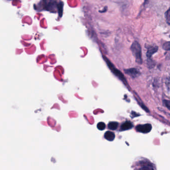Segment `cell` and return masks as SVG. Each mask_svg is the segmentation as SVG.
<instances>
[{
  "mask_svg": "<svg viewBox=\"0 0 170 170\" xmlns=\"http://www.w3.org/2000/svg\"><path fill=\"white\" fill-rule=\"evenodd\" d=\"M42 5L46 11L54 13L58 10L59 16H62L64 7L62 2H59L58 3L56 0H42Z\"/></svg>",
  "mask_w": 170,
  "mask_h": 170,
  "instance_id": "6da1fadb",
  "label": "cell"
},
{
  "mask_svg": "<svg viewBox=\"0 0 170 170\" xmlns=\"http://www.w3.org/2000/svg\"><path fill=\"white\" fill-rule=\"evenodd\" d=\"M130 50L132 54L135 57L136 61L138 64H141L143 62L142 61V55L141 47L138 42L137 41H134L131 46Z\"/></svg>",
  "mask_w": 170,
  "mask_h": 170,
  "instance_id": "7a4b0ae2",
  "label": "cell"
},
{
  "mask_svg": "<svg viewBox=\"0 0 170 170\" xmlns=\"http://www.w3.org/2000/svg\"><path fill=\"white\" fill-rule=\"evenodd\" d=\"M103 58L105 60V61L106 62L107 64L109 67L110 69L111 70V72H112L115 76H117V78H118L124 83L127 84V81L125 79V78L124 75H123V73H122L120 70L117 69L115 67V66L111 63V61H110L107 58H106L104 56H103Z\"/></svg>",
  "mask_w": 170,
  "mask_h": 170,
  "instance_id": "3957f363",
  "label": "cell"
},
{
  "mask_svg": "<svg viewBox=\"0 0 170 170\" xmlns=\"http://www.w3.org/2000/svg\"><path fill=\"white\" fill-rule=\"evenodd\" d=\"M152 125L150 124L139 125L136 127V130L137 132H141L142 133H148L152 130Z\"/></svg>",
  "mask_w": 170,
  "mask_h": 170,
  "instance_id": "277c9868",
  "label": "cell"
},
{
  "mask_svg": "<svg viewBox=\"0 0 170 170\" xmlns=\"http://www.w3.org/2000/svg\"><path fill=\"white\" fill-rule=\"evenodd\" d=\"M124 72L125 73L133 78H137L140 75L139 70L135 68H131V69H125Z\"/></svg>",
  "mask_w": 170,
  "mask_h": 170,
  "instance_id": "5b68a950",
  "label": "cell"
},
{
  "mask_svg": "<svg viewBox=\"0 0 170 170\" xmlns=\"http://www.w3.org/2000/svg\"><path fill=\"white\" fill-rule=\"evenodd\" d=\"M158 50V47L157 46H151L148 49L147 52L146 53V56L148 58L151 59L152 55L157 52Z\"/></svg>",
  "mask_w": 170,
  "mask_h": 170,
  "instance_id": "8992f818",
  "label": "cell"
},
{
  "mask_svg": "<svg viewBox=\"0 0 170 170\" xmlns=\"http://www.w3.org/2000/svg\"><path fill=\"white\" fill-rule=\"evenodd\" d=\"M141 168L140 169H145V170H150V169H154V167L150 162H147V161H142L141 163Z\"/></svg>",
  "mask_w": 170,
  "mask_h": 170,
  "instance_id": "52a82bcc",
  "label": "cell"
},
{
  "mask_svg": "<svg viewBox=\"0 0 170 170\" xmlns=\"http://www.w3.org/2000/svg\"><path fill=\"white\" fill-rule=\"evenodd\" d=\"M133 127V124L131 122L126 121L123 123L120 127V131L128 130L131 129Z\"/></svg>",
  "mask_w": 170,
  "mask_h": 170,
  "instance_id": "ba28073f",
  "label": "cell"
},
{
  "mask_svg": "<svg viewBox=\"0 0 170 170\" xmlns=\"http://www.w3.org/2000/svg\"><path fill=\"white\" fill-rule=\"evenodd\" d=\"M115 137V135L113 132L111 131H107L104 134V138L105 139L108 140L109 141H113Z\"/></svg>",
  "mask_w": 170,
  "mask_h": 170,
  "instance_id": "9c48e42d",
  "label": "cell"
},
{
  "mask_svg": "<svg viewBox=\"0 0 170 170\" xmlns=\"http://www.w3.org/2000/svg\"><path fill=\"white\" fill-rule=\"evenodd\" d=\"M118 123L117 122H111L108 125V127L111 130H115L118 126Z\"/></svg>",
  "mask_w": 170,
  "mask_h": 170,
  "instance_id": "30bf717a",
  "label": "cell"
},
{
  "mask_svg": "<svg viewBox=\"0 0 170 170\" xmlns=\"http://www.w3.org/2000/svg\"><path fill=\"white\" fill-rule=\"evenodd\" d=\"M97 126V128L99 130H104L105 129V128H106V125H105V123H104V122H101L98 123Z\"/></svg>",
  "mask_w": 170,
  "mask_h": 170,
  "instance_id": "8fae6325",
  "label": "cell"
},
{
  "mask_svg": "<svg viewBox=\"0 0 170 170\" xmlns=\"http://www.w3.org/2000/svg\"><path fill=\"white\" fill-rule=\"evenodd\" d=\"M165 18L167 21V22L168 24L169 25H170V9H169L168 11L166 12Z\"/></svg>",
  "mask_w": 170,
  "mask_h": 170,
  "instance_id": "7c38bea8",
  "label": "cell"
},
{
  "mask_svg": "<svg viewBox=\"0 0 170 170\" xmlns=\"http://www.w3.org/2000/svg\"><path fill=\"white\" fill-rule=\"evenodd\" d=\"M163 48L166 50H170V42L168 41V42H166V43H165V44H163Z\"/></svg>",
  "mask_w": 170,
  "mask_h": 170,
  "instance_id": "4fadbf2b",
  "label": "cell"
},
{
  "mask_svg": "<svg viewBox=\"0 0 170 170\" xmlns=\"http://www.w3.org/2000/svg\"><path fill=\"white\" fill-rule=\"evenodd\" d=\"M163 102H164V105H165V106L167 107V108H168L169 110H170V105L169 100H164Z\"/></svg>",
  "mask_w": 170,
  "mask_h": 170,
  "instance_id": "5bb4252c",
  "label": "cell"
},
{
  "mask_svg": "<svg viewBox=\"0 0 170 170\" xmlns=\"http://www.w3.org/2000/svg\"><path fill=\"white\" fill-rule=\"evenodd\" d=\"M9 1H11V0H9Z\"/></svg>",
  "mask_w": 170,
  "mask_h": 170,
  "instance_id": "9a60e30c",
  "label": "cell"
}]
</instances>
